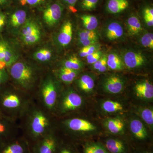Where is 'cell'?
<instances>
[{"instance_id":"cell-35","label":"cell","mask_w":153,"mask_h":153,"mask_svg":"<svg viewBox=\"0 0 153 153\" xmlns=\"http://www.w3.org/2000/svg\"><path fill=\"white\" fill-rule=\"evenodd\" d=\"M99 0H80L79 7L83 11H91L95 10Z\"/></svg>"},{"instance_id":"cell-46","label":"cell","mask_w":153,"mask_h":153,"mask_svg":"<svg viewBox=\"0 0 153 153\" xmlns=\"http://www.w3.org/2000/svg\"><path fill=\"white\" fill-rule=\"evenodd\" d=\"M143 18L145 22L148 27H152L153 26V17L143 15Z\"/></svg>"},{"instance_id":"cell-20","label":"cell","mask_w":153,"mask_h":153,"mask_svg":"<svg viewBox=\"0 0 153 153\" xmlns=\"http://www.w3.org/2000/svg\"><path fill=\"white\" fill-rule=\"evenodd\" d=\"M129 6L128 0H108L105 9L109 13L117 14L125 11Z\"/></svg>"},{"instance_id":"cell-18","label":"cell","mask_w":153,"mask_h":153,"mask_svg":"<svg viewBox=\"0 0 153 153\" xmlns=\"http://www.w3.org/2000/svg\"><path fill=\"white\" fill-rule=\"evenodd\" d=\"M104 146L109 153H128V148L126 143L119 139H107Z\"/></svg>"},{"instance_id":"cell-45","label":"cell","mask_w":153,"mask_h":153,"mask_svg":"<svg viewBox=\"0 0 153 153\" xmlns=\"http://www.w3.org/2000/svg\"><path fill=\"white\" fill-rule=\"evenodd\" d=\"M14 0H0V10L7 8L10 5Z\"/></svg>"},{"instance_id":"cell-2","label":"cell","mask_w":153,"mask_h":153,"mask_svg":"<svg viewBox=\"0 0 153 153\" xmlns=\"http://www.w3.org/2000/svg\"><path fill=\"white\" fill-rule=\"evenodd\" d=\"M24 105L22 96L7 88L5 85L0 88V114L11 119L14 113L21 110Z\"/></svg>"},{"instance_id":"cell-37","label":"cell","mask_w":153,"mask_h":153,"mask_svg":"<svg viewBox=\"0 0 153 153\" xmlns=\"http://www.w3.org/2000/svg\"><path fill=\"white\" fill-rule=\"evenodd\" d=\"M100 48V45L98 43L90 45V46H87V47H82L79 50V56L83 58L86 57L88 55L99 50Z\"/></svg>"},{"instance_id":"cell-14","label":"cell","mask_w":153,"mask_h":153,"mask_svg":"<svg viewBox=\"0 0 153 153\" xmlns=\"http://www.w3.org/2000/svg\"><path fill=\"white\" fill-rule=\"evenodd\" d=\"M0 153H30V152L25 141L12 140L0 145Z\"/></svg>"},{"instance_id":"cell-41","label":"cell","mask_w":153,"mask_h":153,"mask_svg":"<svg viewBox=\"0 0 153 153\" xmlns=\"http://www.w3.org/2000/svg\"><path fill=\"white\" fill-rule=\"evenodd\" d=\"M7 19V13L3 10H0V35L6 28Z\"/></svg>"},{"instance_id":"cell-33","label":"cell","mask_w":153,"mask_h":153,"mask_svg":"<svg viewBox=\"0 0 153 153\" xmlns=\"http://www.w3.org/2000/svg\"><path fill=\"white\" fill-rule=\"evenodd\" d=\"M140 44L143 47L150 49H153V34L152 33H146L140 37Z\"/></svg>"},{"instance_id":"cell-31","label":"cell","mask_w":153,"mask_h":153,"mask_svg":"<svg viewBox=\"0 0 153 153\" xmlns=\"http://www.w3.org/2000/svg\"><path fill=\"white\" fill-rule=\"evenodd\" d=\"M83 153H109L104 145L99 143H89L85 145Z\"/></svg>"},{"instance_id":"cell-10","label":"cell","mask_w":153,"mask_h":153,"mask_svg":"<svg viewBox=\"0 0 153 153\" xmlns=\"http://www.w3.org/2000/svg\"><path fill=\"white\" fill-rule=\"evenodd\" d=\"M19 58V54L7 41L0 38V61H4L7 69L16 63Z\"/></svg>"},{"instance_id":"cell-12","label":"cell","mask_w":153,"mask_h":153,"mask_svg":"<svg viewBox=\"0 0 153 153\" xmlns=\"http://www.w3.org/2000/svg\"><path fill=\"white\" fill-rule=\"evenodd\" d=\"M73 25L68 20L63 22L57 36V44L61 47H66L70 44L73 36Z\"/></svg>"},{"instance_id":"cell-24","label":"cell","mask_w":153,"mask_h":153,"mask_svg":"<svg viewBox=\"0 0 153 153\" xmlns=\"http://www.w3.org/2000/svg\"><path fill=\"white\" fill-rule=\"evenodd\" d=\"M53 53L52 49L48 47H43L36 50L33 55V58L41 63H46L52 60Z\"/></svg>"},{"instance_id":"cell-40","label":"cell","mask_w":153,"mask_h":153,"mask_svg":"<svg viewBox=\"0 0 153 153\" xmlns=\"http://www.w3.org/2000/svg\"><path fill=\"white\" fill-rule=\"evenodd\" d=\"M63 4L64 7H66L72 13H75L76 10L75 8L76 3L79 0H59Z\"/></svg>"},{"instance_id":"cell-4","label":"cell","mask_w":153,"mask_h":153,"mask_svg":"<svg viewBox=\"0 0 153 153\" xmlns=\"http://www.w3.org/2000/svg\"><path fill=\"white\" fill-rule=\"evenodd\" d=\"M18 36L22 43L27 46L38 44L42 38L40 25L36 19L30 17L21 28Z\"/></svg>"},{"instance_id":"cell-42","label":"cell","mask_w":153,"mask_h":153,"mask_svg":"<svg viewBox=\"0 0 153 153\" xmlns=\"http://www.w3.org/2000/svg\"><path fill=\"white\" fill-rule=\"evenodd\" d=\"M9 77L8 73L7 70L0 69V88L6 85Z\"/></svg>"},{"instance_id":"cell-5","label":"cell","mask_w":153,"mask_h":153,"mask_svg":"<svg viewBox=\"0 0 153 153\" xmlns=\"http://www.w3.org/2000/svg\"><path fill=\"white\" fill-rule=\"evenodd\" d=\"M25 7L16 8L7 13L6 28L13 36L19 35L21 28L30 18L29 12Z\"/></svg>"},{"instance_id":"cell-23","label":"cell","mask_w":153,"mask_h":153,"mask_svg":"<svg viewBox=\"0 0 153 153\" xmlns=\"http://www.w3.org/2000/svg\"><path fill=\"white\" fill-rule=\"evenodd\" d=\"M127 27L129 34L131 36H137L143 30L140 20L136 15L130 16L126 21Z\"/></svg>"},{"instance_id":"cell-43","label":"cell","mask_w":153,"mask_h":153,"mask_svg":"<svg viewBox=\"0 0 153 153\" xmlns=\"http://www.w3.org/2000/svg\"><path fill=\"white\" fill-rule=\"evenodd\" d=\"M98 40L97 39H85V40H77V43L80 47H85L90 46L98 43Z\"/></svg>"},{"instance_id":"cell-22","label":"cell","mask_w":153,"mask_h":153,"mask_svg":"<svg viewBox=\"0 0 153 153\" xmlns=\"http://www.w3.org/2000/svg\"><path fill=\"white\" fill-rule=\"evenodd\" d=\"M79 71L62 67L56 71L57 77L65 84L71 83L79 74Z\"/></svg>"},{"instance_id":"cell-15","label":"cell","mask_w":153,"mask_h":153,"mask_svg":"<svg viewBox=\"0 0 153 153\" xmlns=\"http://www.w3.org/2000/svg\"><path fill=\"white\" fill-rule=\"evenodd\" d=\"M105 37L108 41H114L121 40L124 36L123 27L117 21L110 22L104 30Z\"/></svg>"},{"instance_id":"cell-21","label":"cell","mask_w":153,"mask_h":153,"mask_svg":"<svg viewBox=\"0 0 153 153\" xmlns=\"http://www.w3.org/2000/svg\"><path fill=\"white\" fill-rule=\"evenodd\" d=\"M130 127L134 136L139 140L143 141L148 137L147 131L140 121L137 119L131 120Z\"/></svg>"},{"instance_id":"cell-30","label":"cell","mask_w":153,"mask_h":153,"mask_svg":"<svg viewBox=\"0 0 153 153\" xmlns=\"http://www.w3.org/2000/svg\"><path fill=\"white\" fill-rule=\"evenodd\" d=\"M102 109L107 113H114L120 111L123 109L122 105L118 102L106 100L102 103Z\"/></svg>"},{"instance_id":"cell-17","label":"cell","mask_w":153,"mask_h":153,"mask_svg":"<svg viewBox=\"0 0 153 153\" xmlns=\"http://www.w3.org/2000/svg\"><path fill=\"white\" fill-rule=\"evenodd\" d=\"M10 119L0 114V145L13 140Z\"/></svg>"},{"instance_id":"cell-27","label":"cell","mask_w":153,"mask_h":153,"mask_svg":"<svg viewBox=\"0 0 153 153\" xmlns=\"http://www.w3.org/2000/svg\"><path fill=\"white\" fill-rule=\"evenodd\" d=\"M77 84L81 90L85 92L92 91L95 85V82L92 76L89 74L82 75L77 81Z\"/></svg>"},{"instance_id":"cell-48","label":"cell","mask_w":153,"mask_h":153,"mask_svg":"<svg viewBox=\"0 0 153 153\" xmlns=\"http://www.w3.org/2000/svg\"><path fill=\"white\" fill-rule=\"evenodd\" d=\"M142 153H153L152 152H145Z\"/></svg>"},{"instance_id":"cell-38","label":"cell","mask_w":153,"mask_h":153,"mask_svg":"<svg viewBox=\"0 0 153 153\" xmlns=\"http://www.w3.org/2000/svg\"><path fill=\"white\" fill-rule=\"evenodd\" d=\"M141 116L143 120L148 125L153 126V110L149 108H145L141 111Z\"/></svg>"},{"instance_id":"cell-8","label":"cell","mask_w":153,"mask_h":153,"mask_svg":"<svg viewBox=\"0 0 153 153\" xmlns=\"http://www.w3.org/2000/svg\"><path fill=\"white\" fill-rule=\"evenodd\" d=\"M59 144L54 135L49 132L36 142L31 153H56Z\"/></svg>"},{"instance_id":"cell-47","label":"cell","mask_w":153,"mask_h":153,"mask_svg":"<svg viewBox=\"0 0 153 153\" xmlns=\"http://www.w3.org/2000/svg\"><path fill=\"white\" fill-rule=\"evenodd\" d=\"M143 15L153 17V9L151 7H146L144 9Z\"/></svg>"},{"instance_id":"cell-26","label":"cell","mask_w":153,"mask_h":153,"mask_svg":"<svg viewBox=\"0 0 153 153\" xmlns=\"http://www.w3.org/2000/svg\"><path fill=\"white\" fill-rule=\"evenodd\" d=\"M105 126L110 132L114 134L120 133L124 128V123L121 119L117 118L107 120Z\"/></svg>"},{"instance_id":"cell-32","label":"cell","mask_w":153,"mask_h":153,"mask_svg":"<svg viewBox=\"0 0 153 153\" xmlns=\"http://www.w3.org/2000/svg\"><path fill=\"white\" fill-rule=\"evenodd\" d=\"M53 0H17L19 4L23 7H36L46 5Z\"/></svg>"},{"instance_id":"cell-39","label":"cell","mask_w":153,"mask_h":153,"mask_svg":"<svg viewBox=\"0 0 153 153\" xmlns=\"http://www.w3.org/2000/svg\"><path fill=\"white\" fill-rule=\"evenodd\" d=\"M102 52L100 50H98L94 52L92 54L88 55L86 58L87 63L89 64H93L96 63L97 60H99L102 56Z\"/></svg>"},{"instance_id":"cell-7","label":"cell","mask_w":153,"mask_h":153,"mask_svg":"<svg viewBox=\"0 0 153 153\" xmlns=\"http://www.w3.org/2000/svg\"><path fill=\"white\" fill-rule=\"evenodd\" d=\"M65 7L59 0L50 2L45 5L42 13L44 23L50 27H55L60 22Z\"/></svg>"},{"instance_id":"cell-28","label":"cell","mask_w":153,"mask_h":153,"mask_svg":"<svg viewBox=\"0 0 153 153\" xmlns=\"http://www.w3.org/2000/svg\"><path fill=\"white\" fill-rule=\"evenodd\" d=\"M80 19L85 29L94 30L98 27V21L95 16L91 15H82L80 16Z\"/></svg>"},{"instance_id":"cell-11","label":"cell","mask_w":153,"mask_h":153,"mask_svg":"<svg viewBox=\"0 0 153 153\" xmlns=\"http://www.w3.org/2000/svg\"><path fill=\"white\" fill-rule=\"evenodd\" d=\"M123 60L127 68L134 69L145 65L147 62V58L141 52L130 50L124 54Z\"/></svg>"},{"instance_id":"cell-13","label":"cell","mask_w":153,"mask_h":153,"mask_svg":"<svg viewBox=\"0 0 153 153\" xmlns=\"http://www.w3.org/2000/svg\"><path fill=\"white\" fill-rule=\"evenodd\" d=\"M66 126L75 132H88L94 131L96 127L88 121L79 118H74L66 121Z\"/></svg>"},{"instance_id":"cell-9","label":"cell","mask_w":153,"mask_h":153,"mask_svg":"<svg viewBox=\"0 0 153 153\" xmlns=\"http://www.w3.org/2000/svg\"><path fill=\"white\" fill-rule=\"evenodd\" d=\"M82 97L79 94L73 91H69L62 98L60 109L62 112L75 110L82 105Z\"/></svg>"},{"instance_id":"cell-6","label":"cell","mask_w":153,"mask_h":153,"mask_svg":"<svg viewBox=\"0 0 153 153\" xmlns=\"http://www.w3.org/2000/svg\"><path fill=\"white\" fill-rule=\"evenodd\" d=\"M42 102L49 110L54 109L57 98V86L55 81L50 76L46 77L42 82L41 88Z\"/></svg>"},{"instance_id":"cell-34","label":"cell","mask_w":153,"mask_h":153,"mask_svg":"<svg viewBox=\"0 0 153 153\" xmlns=\"http://www.w3.org/2000/svg\"><path fill=\"white\" fill-rule=\"evenodd\" d=\"M85 39H97L98 36L95 30H89L86 29L79 30L77 33V40Z\"/></svg>"},{"instance_id":"cell-29","label":"cell","mask_w":153,"mask_h":153,"mask_svg":"<svg viewBox=\"0 0 153 153\" xmlns=\"http://www.w3.org/2000/svg\"><path fill=\"white\" fill-rule=\"evenodd\" d=\"M83 66V63L82 61L78 57L73 55L63 61L62 67L76 71H79Z\"/></svg>"},{"instance_id":"cell-3","label":"cell","mask_w":153,"mask_h":153,"mask_svg":"<svg viewBox=\"0 0 153 153\" xmlns=\"http://www.w3.org/2000/svg\"><path fill=\"white\" fill-rule=\"evenodd\" d=\"M50 122L49 117L40 110L32 113L29 122L30 133L35 142L49 132Z\"/></svg>"},{"instance_id":"cell-1","label":"cell","mask_w":153,"mask_h":153,"mask_svg":"<svg viewBox=\"0 0 153 153\" xmlns=\"http://www.w3.org/2000/svg\"><path fill=\"white\" fill-rule=\"evenodd\" d=\"M8 69L9 76L18 86L25 90L33 88L37 78L35 68L25 61H16Z\"/></svg>"},{"instance_id":"cell-49","label":"cell","mask_w":153,"mask_h":153,"mask_svg":"<svg viewBox=\"0 0 153 153\" xmlns=\"http://www.w3.org/2000/svg\"><path fill=\"white\" fill-rule=\"evenodd\" d=\"M30 153H31V152H30Z\"/></svg>"},{"instance_id":"cell-44","label":"cell","mask_w":153,"mask_h":153,"mask_svg":"<svg viewBox=\"0 0 153 153\" xmlns=\"http://www.w3.org/2000/svg\"><path fill=\"white\" fill-rule=\"evenodd\" d=\"M56 153H76L73 149L68 145H59Z\"/></svg>"},{"instance_id":"cell-16","label":"cell","mask_w":153,"mask_h":153,"mask_svg":"<svg viewBox=\"0 0 153 153\" xmlns=\"http://www.w3.org/2000/svg\"><path fill=\"white\" fill-rule=\"evenodd\" d=\"M124 85V81L122 78L116 75H112L105 79L103 87L107 92L117 94L122 91Z\"/></svg>"},{"instance_id":"cell-36","label":"cell","mask_w":153,"mask_h":153,"mask_svg":"<svg viewBox=\"0 0 153 153\" xmlns=\"http://www.w3.org/2000/svg\"><path fill=\"white\" fill-rule=\"evenodd\" d=\"M93 68L100 73L105 72L107 69L108 66L107 64V55H103L99 60L96 63H94Z\"/></svg>"},{"instance_id":"cell-25","label":"cell","mask_w":153,"mask_h":153,"mask_svg":"<svg viewBox=\"0 0 153 153\" xmlns=\"http://www.w3.org/2000/svg\"><path fill=\"white\" fill-rule=\"evenodd\" d=\"M107 64L110 69L117 71L122 70L124 65L120 56L115 53H110L107 55Z\"/></svg>"},{"instance_id":"cell-19","label":"cell","mask_w":153,"mask_h":153,"mask_svg":"<svg viewBox=\"0 0 153 153\" xmlns=\"http://www.w3.org/2000/svg\"><path fill=\"white\" fill-rule=\"evenodd\" d=\"M134 88L136 93L139 97L145 99H152L153 85L148 80H143L138 82Z\"/></svg>"}]
</instances>
